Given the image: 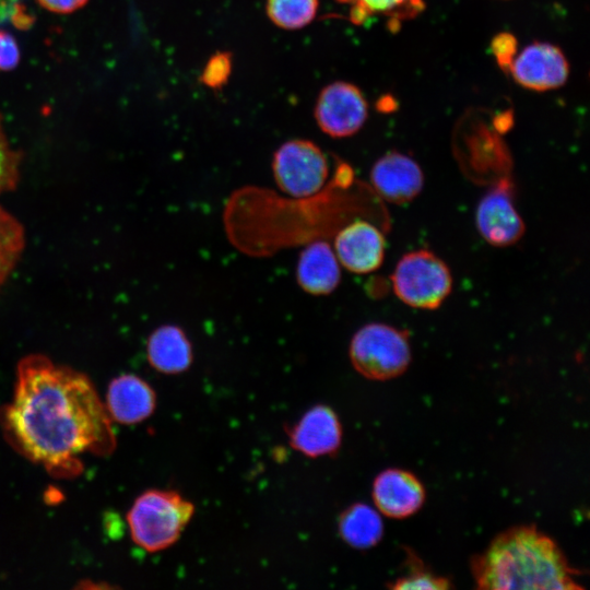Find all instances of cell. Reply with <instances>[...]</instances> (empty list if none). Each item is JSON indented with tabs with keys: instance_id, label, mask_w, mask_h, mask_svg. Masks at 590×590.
<instances>
[{
	"instance_id": "14",
	"label": "cell",
	"mask_w": 590,
	"mask_h": 590,
	"mask_svg": "<svg viewBox=\"0 0 590 590\" xmlns=\"http://www.w3.org/2000/svg\"><path fill=\"white\" fill-rule=\"evenodd\" d=\"M104 404L111 421L131 425L154 412L156 396L145 380L125 374L111 380Z\"/></svg>"
},
{
	"instance_id": "20",
	"label": "cell",
	"mask_w": 590,
	"mask_h": 590,
	"mask_svg": "<svg viewBox=\"0 0 590 590\" xmlns=\"http://www.w3.org/2000/svg\"><path fill=\"white\" fill-rule=\"evenodd\" d=\"M318 10V0H267L270 20L281 28L298 30L309 24Z\"/></svg>"
},
{
	"instance_id": "7",
	"label": "cell",
	"mask_w": 590,
	"mask_h": 590,
	"mask_svg": "<svg viewBox=\"0 0 590 590\" xmlns=\"http://www.w3.org/2000/svg\"><path fill=\"white\" fill-rule=\"evenodd\" d=\"M367 113V102L358 87L347 82H334L321 91L315 118L326 134L345 138L363 127Z\"/></svg>"
},
{
	"instance_id": "24",
	"label": "cell",
	"mask_w": 590,
	"mask_h": 590,
	"mask_svg": "<svg viewBox=\"0 0 590 590\" xmlns=\"http://www.w3.org/2000/svg\"><path fill=\"white\" fill-rule=\"evenodd\" d=\"M231 72V59L225 54L214 56L205 66L202 80L212 87L224 83Z\"/></svg>"
},
{
	"instance_id": "8",
	"label": "cell",
	"mask_w": 590,
	"mask_h": 590,
	"mask_svg": "<svg viewBox=\"0 0 590 590\" xmlns=\"http://www.w3.org/2000/svg\"><path fill=\"white\" fill-rule=\"evenodd\" d=\"M511 181L502 179L480 200L475 222L481 236L491 245L507 247L524 234L523 220L514 203Z\"/></svg>"
},
{
	"instance_id": "10",
	"label": "cell",
	"mask_w": 590,
	"mask_h": 590,
	"mask_svg": "<svg viewBox=\"0 0 590 590\" xmlns=\"http://www.w3.org/2000/svg\"><path fill=\"white\" fill-rule=\"evenodd\" d=\"M386 240L381 231L365 220H355L340 228L333 250L340 264L356 274L377 270L385 259Z\"/></svg>"
},
{
	"instance_id": "9",
	"label": "cell",
	"mask_w": 590,
	"mask_h": 590,
	"mask_svg": "<svg viewBox=\"0 0 590 590\" xmlns=\"http://www.w3.org/2000/svg\"><path fill=\"white\" fill-rule=\"evenodd\" d=\"M508 71L521 86L542 92L565 84L569 75V64L557 46L533 42L514 57Z\"/></svg>"
},
{
	"instance_id": "5",
	"label": "cell",
	"mask_w": 590,
	"mask_h": 590,
	"mask_svg": "<svg viewBox=\"0 0 590 590\" xmlns=\"http://www.w3.org/2000/svg\"><path fill=\"white\" fill-rule=\"evenodd\" d=\"M396 296L413 308L436 309L449 296L452 275L434 252L420 249L401 257L391 274Z\"/></svg>"
},
{
	"instance_id": "6",
	"label": "cell",
	"mask_w": 590,
	"mask_h": 590,
	"mask_svg": "<svg viewBox=\"0 0 590 590\" xmlns=\"http://www.w3.org/2000/svg\"><path fill=\"white\" fill-rule=\"evenodd\" d=\"M271 166L281 191L299 199L318 193L329 177L326 154L309 140L294 139L283 143L273 154Z\"/></svg>"
},
{
	"instance_id": "17",
	"label": "cell",
	"mask_w": 590,
	"mask_h": 590,
	"mask_svg": "<svg viewBox=\"0 0 590 590\" xmlns=\"http://www.w3.org/2000/svg\"><path fill=\"white\" fill-rule=\"evenodd\" d=\"M339 532L355 548H368L382 538L384 523L377 510L362 503L350 506L340 517Z\"/></svg>"
},
{
	"instance_id": "12",
	"label": "cell",
	"mask_w": 590,
	"mask_h": 590,
	"mask_svg": "<svg viewBox=\"0 0 590 590\" xmlns=\"http://www.w3.org/2000/svg\"><path fill=\"white\" fill-rule=\"evenodd\" d=\"M291 446L311 458L334 453L342 440V427L335 412L316 405L287 429Z\"/></svg>"
},
{
	"instance_id": "19",
	"label": "cell",
	"mask_w": 590,
	"mask_h": 590,
	"mask_svg": "<svg viewBox=\"0 0 590 590\" xmlns=\"http://www.w3.org/2000/svg\"><path fill=\"white\" fill-rule=\"evenodd\" d=\"M25 245L22 224L0 206V286L5 282Z\"/></svg>"
},
{
	"instance_id": "13",
	"label": "cell",
	"mask_w": 590,
	"mask_h": 590,
	"mask_svg": "<svg viewBox=\"0 0 590 590\" xmlns=\"http://www.w3.org/2000/svg\"><path fill=\"white\" fill-rule=\"evenodd\" d=\"M371 495L378 511L393 519H403L415 514L425 500V489L421 481L402 469H387L378 474Z\"/></svg>"
},
{
	"instance_id": "23",
	"label": "cell",
	"mask_w": 590,
	"mask_h": 590,
	"mask_svg": "<svg viewBox=\"0 0 590 590\" xmlns=\"http://www.w3.org/2000/svg\"><path fill=\"white\" fill-rule=\"evenodd\" d=\"M492 50L498 66L506 72L516 56L517 40L509 33H500L496 35L492 42Z\"/></svg>"
},
{
	"instance_id": "11",
	"label": "cell",
	"mask_w": 590,
	"mask_h": 590,
	"mask_svg": "<svg viewBox=\"0 0 590 590\" xmlns=\"http://www.w3.org/2000/svg\"><path fill=\"white\" fill-rule=\"evenodd\" d=\"M370 182L375 191L386 201L404 204L420 194L424 175L421 166L412 157L390 151L374 163Z\"/></svg>"
},
{
	"instance_id": "18",
	"label": "cell",
	"mask_w": 590,
	"mask_h": 590,
	"mask_svg": "<svg viewBox=\"0 0 590 590\" xmlns=\"http://www.w3.org/2000/svg\"><path fill=\"white\" fill-rule=\"evenodd\" d=\"M350 7L353 23L361 24L376 15L386 16L389 27L396 30L409 19H413L424 10L423 0H338Z\"/></svg>"
},
{
	"instance_id": "25",
	"label": "cell",
	"mask_w": 590,
	"mask_h": 590,
	"mask_svg": "<svg viewBox=\"0 0 590 590\" xmlns=\"http://www.w3.org/2000/svg\"><path fill=\"white\" fill-rule=\"evenodd\" d=\"M20 58V49L14 37L0 31V71L12 70L19 64Z\"/></svg>"
},
{
	"instance_id": "2",
	"label": "cell",
	"mask_w": 590,
	"mask_h": 590,
	"mask_svg": "<svg viewBox=\"0 0 590 590\" xmlns=\"http://www.w3.org/2000/svg\"><path fill=\"white\" fill-rule=\"evenodd\" d=\"M479 589H580L573 568L556 542L533 526H519L497 535L471 562Z\"/></svg>"
},
{
	"instance_id": "3",
	"label": "cell",
	"mask_w": 590,
	"mask_h": 590,
	"mask_svg": "<svg viewBox=\"0 0 590 590\" xmlns=\"http://www.w3.org/2000/svg\"><path fill=\"white\" fill-rule=\"evenodd\" d=\"M193 512V504L179 493L151 489L135 499L127 521L133 542L148 552H157L179 539Z\"/></svg>"
},
{
	"instance_id": "26",
	"label": "cell",
	"mask_w": 590,
	"mask_h": 590,
	"mask_svg": "<svg viewBox=\"0 0 590 590\" xmlns=\"http://www.w3.org/2000/svg\"><path fill=\"white\" fill-rule=\"evenodd\" d=\"M45 10L51 13L68 14L84 7L88 0H36Z\"/></svg>"
},
{
	"instance_id": "4",
	"label": "cell",
	"mask_w": 590,
	"mask_h": 590,
	"mask_svg": "<svg viewBox=\"0 0 590 590\" xmlns=\"http://www.w3.org/2000/svg\"><path fill=\"white\" fill-rule=\"evenodd\" d=\"M349 355L355 370L365 378L398 377L411 363L409 333L382 322L367 323L352 337Z\"/></svg>"
},
{
	"instance_id": "16",
	"label": "cell",
	"mask_w": 590,
	"mask_h": 590,
	"mask_svg": "<svg viewBox=\"0 0 590 590\" xmlns=\"http://www.w3.org/2000/svg\"><path fill=\"white\" fill-rule=\"evenodd\" d=\"M150 365L163 374L186 371L193 361L190 340L181 327L163 324L156 328L146 342Z\"/></svg>"
},
{
	"instance_id": "21",
	"label": "cell",
	"mask_w": 590,
	"mask_h": 590,
	"mask_svg": "<svg viewBox=\"0 0 590 590\" xmlns=\"http://www.w3.org/2000/svg\"><path fill=\"white\" fill-rule=\"evenodd\" d=\"M406 564L408 575L389 583V588L444 590L451 587V583L447 578L433 574L414 554H409Z\"/></svg>"
},
{
	"instance_id": "1",
	"label": "cell",
	"mask_w": 590,
	"mask_h": 590,
	"mask_svg": "<svg viewBox=\"0 0 590 590\" xmlns=\"http://www.w3.org/2000/svg\"><path fill=\"white\" fill-rule=\"evenodd\" d=\"M3 420L14 446L58 475L78 472L80 455L107 456L116 446L111 420L90 378L40 354L19 363Z\"/></svg>"
},
{
	"instance_id": "15",
	"label": "cell",
	"mask_w": 590,
	"mask_h": 590,
	"mask_svg": "<svg viewBox=\"0 0 590 590\" xmlns=\"http://www.w3.org/2000/svg\"><path fill=\"white\" fill-rule=\"evenodd\" d=\"M295 276L298 286L307 294H331L341 281V264L332 246L324 240L309 243L299 252Z\"/></svg>"
},
{
	"instance_id": "22",
	"label": "cell",
	"mask_w": 590,
	"mask_h": 590,
	"mask_svg": "<svg viewBox=\"0 0 590 590\" xmlns=\"http://www.w3.org/2000/svg\"><path fill=\"white\" fill-rule=\"evenodd\" d=\"M21 160V153L14 150L8 140L0 115V194L16 186Z\"/></svg>"
}]
</instances>
